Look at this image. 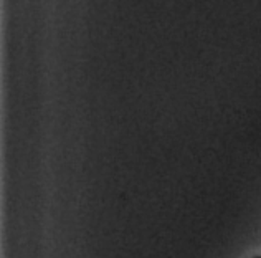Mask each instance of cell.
<instances>
[{"mask_svg": "<svg viewBox=\"0 0 261 258\" xmlns=\"http://www.w3.org/2000/svg\"><path fill=\"white\" fill-rule=\"evenodd\" d=\"M255 258H261V256H255Z\"/></svg>", "mask_w": 261, "mask_h": 258, "instance_id": "6da1fadb", "label": "cell"}]
</instances>
